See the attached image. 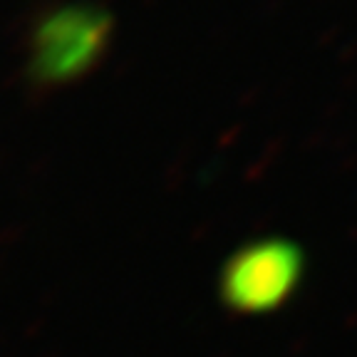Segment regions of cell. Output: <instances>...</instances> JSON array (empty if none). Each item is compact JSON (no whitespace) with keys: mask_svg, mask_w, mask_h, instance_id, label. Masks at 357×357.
Returning <instances> with one entry per match:
<instances>
[{"mask_svg":"<svg viewBox=\"0 0 357 357\" xmlns=\"http://www.w3.org/2000/svg\"><path fill=\"white\" fill-rule=\"evenodd\" d=\"M301 278V256L280 241L241 251L223 273V298L238 310H266L293 293Z\"/></svg>","mask_w":357,"mask_h":357,"instance_id":"obj_1","label":"cell"}]
</instances>
